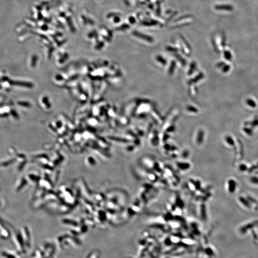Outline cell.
Listing matches in <instances>:
<instances>
[{
    "mask_svg": "<svg viewBox=\"0 0 258 258\" xmlns=\"http://www.w3.org/2000/svg\"><path fill=\"white\" fill-rule=\"evenodd\" d=\"M19 253L11 250H3L1 252L2 258H21Z\"/></svg>",
    "mask_w": 258,
    "mask_h": 258,
    "instance_id": "cell-1",
    "label": "cell"
},
{
    "mask_svg": "<svg viewBox=\"0 0 258 258\" xmlns=\"http://www.w3.org/2000/svg\"><path fill=\"white\" fill-rule=\"evenodd\" d=\"M215 8L219 10H226L231 11L233 10V7L229 5H219L216 6Z\"/></svg>",
    "mask_w": 258,
    "mask_h": 258,
    "instance_id": "cell-2",
    "label": "cell"
},
{
    "mask_svg": "<svg viewBox=\"0 0 258 258\" xmlns=\"http://www.w3.org/2000/svg\"><path fill=\"white\" fill-rule=\"evenodd\" d=\"M177 165L178 168L182 170H186L190 167L189 164L187 163H178Z\"/></svg>",
    "mask_w": 258,
    "mask_h": 258,
    "instance_id": "cell-3",
    "label": "cell"
}]
</instances>
